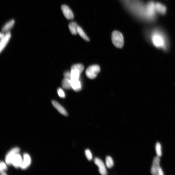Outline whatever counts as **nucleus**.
<instances>
[{"instance_id":"412c9836","label":"nucleus","mask_w":175,"mask_h":175,"mask_svg":"<svg viewBox=\"0 0 175 175\" xmlns=\"http://www.w3.org/2000/svg\"><path fill=\"white\" fill-rule=\"evenodd\" d=\"M85 154L86 157L88 160H91L92 159V155L89 150L87 149L85 150Z\"/></svg>"},{"instance_id":"ddd939ff","label":"nucleus","mask_w":175,"mask_h":175,"mask_svg":"<svg viewBox=\"0 0 175 175\" xmlns=\"http://www.w3.org/2000/svg\"><path fill=\"white\" fill-rule=\"evenodd\" d=\"M72 88L76 92H79L81 89V84L79 79L71 80Z\"/></svg>"},{"instance_id":"f03ea898","label":"nucleus","mask_w":175,"mask_h":175,"mask_svg":"<svg viewBox=\"0 0 175 175\" xmlns=\"http://www.w3.org/2000/svg\"><path fill=\"white\" fill-rule=\"evenodd\" d=\"M152 41L155 47L163 49H166V41L162 35L157 33H154L152 35Z\"/></svg>"},{"instance_id":"f8f14e48","label":"nucleus","mask_w":175,"mask_h":175,"mask_svg":"<svg viewBox=\"0 0 175 175\" xmlns=\"http://www.w3.org/2000/svg\"><path fill=\"white\" fill-rule=\"evenodd\" d=\"M84 69V67L83 64H76L72 66L71 72V73L81 75V73L83 72Z\"/></svg>"},{"instance_id":"0eeeda50","label":"nucleus","mask_w":175,"mask_h":175,"mask_svg":"<svg viewBox=\"0 0 175 175\" xmlns=\"http://www.w3.org/2000/svg\"><path fill=\"white\" fill-rule=\"evenodd\" d=\"M94 162L95 164L99 168V172L100 174L102 175H106V169L102 160L99 158H96L94 159Z\"/></svg>"},{"instance_id":"6ab92c4d","label":"nucleus","mask_w":175,"mask_h":175,"mask_svg":"<svg viewBox=\"0 0 175 175\" xmlns=\"http://www.w3.org/2000/svg\"><path fill=\"white\" fill-rule=\"evenodd\" d=\"M155 150L157 156L161 157L162 155V148L161 145L159 142L157 143L156 144Z\"/></svg>"},{"instance_id":"1a4fd4ad","label":"nucleus","mask_w":175,"mask_h":175,"mask_svg":"<svg viewBox=\"0 0 175 175\" xmlns=\"http://www.w3.org/2000/svg\"><path fill=\"white\" fill-rule=\"evenodd\" d=\"M31 163V159L29 155L25 153L23 156V159L20 166L21 168L23 170L25 169L29 166Z\"/></svg>"},{"instance_id":"7ed1b4c3","label":"nucleus","mask_w":175,"mask_h":175,"mask_svg":"<svg viewBox=\"0 0 175 175\" xmlns=\"http://www.w3.org/2000/svg\"><path fill=\"white\" fill-rule=\"evenodd\" d=\"M160 160L159 157H155L153 159L151 169V173L154 175H163L164 172L160 167Z\"/></svg>"},{"instance_id":"9d476101","label":"nucleus","mask_w":175,"mask_h":175,"mask_svg":"<svg viewBox=\"0 0 175 175\" xmlns=\"http://www.w3.org/2000/svg\"><path fill=\"white\" fill-rule=\"evenodd\" d=\"M52 103L55 108H56L60 113L64 116H68V113L65 109L59 103L55 100H53L52 101Z\"/></svg>"},{"instance_id":"b1692460","label":"nucleus","mask_w":175,"mask_h":175,"mask_svg":"<svg viewBox=\"0 0 175 175\" xmlns=\"http://www.w3.org/2000/svg\"><path fill=\"white\" fill-rule=\"evenodd\" d=\"M65 78L71 80V71H66L64 74Z\"/></svg>"},{"instance_id":"f257e3e1","label":"nucleus","mask_w":175,"mask_h":175,"mask_svg":"<svg viewBox=\"0 0 175 175\" xmlns=\"http://www.w3.org/2000/svg\"><path fill=\"white\" fill-rule=\"evenodd\" d=\"M112 40L114 46L118 48L123 47L124 44V39L123 35L118 31H115L112 33Z\"/></svg>"},{"instance_id":"4468645a","label":"nucleus","mask_w":175,"mask_h":175,"mask_svg":"<svg viewBox=\"0 0 175 175\" xmlns=\"http://www.w3.org/2000/svg\"><path fill=\"white\" fill-rule=\"evenodd\" d=\"M15 21L14 20H12L8 21L2 27V32L6 33L9 32V31L13 28L14 24H15Z\"/></svg>"},{"instance_id":"f3484780","label":"nucleus","mask_w":175,"mask_h":175,"mask_svg":"<svg viewBox=\"0 0 175 175\" xmlns=\"http://www.w3.org/2000/svg\"><path fill=\"white\" fill-rule=\"evenodd\" d=\"M62 87L64 89L69 90L71 89L72 88L71 80L69 79L65 78L63 79L62 82Z\"/></svg>"},{"instance_id":"a211bd4d","label":"nucleus","mask_w":175,"mask_h":175,"mask_svg":"<svg viewBox=\"0 0 175 175\" xmlns=\"http://www.w3.org/2000/svg\"><path fill=\"white\" fill-rule=\"evenodd\" d=\"M77 33L80 35V36L82 37L83 39L87 41H89V38L85 34L84 31L82 29L80 26H78L77 30Z\"/></svg>"},{"instance_id":"393cba45","label":"nucleus","mask_w":175,"mask_h":175,"mask_svg":"<svg viewBox=\"0 0 175 175\" xmlns=\"http://www.w3.org/2000/svg\"><path fill=\"white\" fill-rule=\"evenodd\" d=\"M5 35V34H4L3 33H1V35H0V37H1V39L2 38H3L4 37Z\"/></svg>"},{"instance_id":"6e6552de","label":"nucleus","mask_w":175,"mask_h":175,"mask_svg":"<svg viewBox=\"0 0 175 175\" xmlns=\"http://www.w3.org/2000/svg\"><path fill=\"white\" fill-rule=\"evenodd\" d=\"M11 34L10 32L6 33L4 37L1 39V44H0V51L1 52L3 50L6 45L8 43L11 37Z\"/></svg>"},{"instance_id":"2eb2a0df","label":"nucleus","mask_w":175,"mask_h":175,"mask_svg":"<svg viewBox=\"0 0 175 175\" xmlns=\"http://www.w3.org/2000/svg\"><path fill=\"white\" fill-rule=\"evenodd\" d=\"M155 8L158 12L160 14H164L166 12V7L161 4L159 3L156 4Z\"/></svg>"},{"instance_id":"dca6fc26","label":"nucleus","mask_w":175,"mask_h":175,"mask_svg":"<svg viewBox=\"0 0 175 175\" xmlns=\"http://www.w3.org/2000/svg\"><path fill=\"white\" fill-rule=\"evenodd\" d=\"M77 23L72 22L69 24V27L71 33L73 35H76L77 33V30L78 27Z\"/></svg>"},{"instance_id":"4be33fe9","label":"nucleus","mask_w":175,"mask_h":175,"mask_svg":"<svg viewBox=\"0 0 175 175\" xmlns=\"http://www.w3.org/2000/svg\"><path fill=\"white\" fill-rule=\"evenodd\" d=\"M7 169V166L5 163L1 162L0 164V171L1 172H4Z\"/></svg>"},{"instance_id":"9b49d317","label":"nucleus","mask_w":175,"mask_h":175,"mask_svg":"<svg viewBox=\"0 0 175 175\" xmlns=\"http://www.w3.org/2000/svg\"><path fill=\"white\" fill-rule=\"evenodd\" d=\"M23 162L22 158L19 153L16 154L13 158L11 162V164L16 168L20 167Z\"/></svg>"},{"instance_id":"5701e85b","label":"nucleus","mask_w":175,"mask_h":175,"mask_svg":"<svg viewBox=\"0 0 175 175\" xmlns=\"http://www.w3.org/2000/svg\"><path fill=\"white\" fill-rule=\"evenodd\" d=\"M57 93L59 96L61 98H64L65 97V95L63 90L61 88H59L57 90Z\"/></svg>"},{"instance_id":"423d86ee","label":"nucleus","mask_w":175,"mask_h":175,"mask_svg":"<svg viewBox=\"0 0 175 175\" xmlns=\"http://www.w3.org/2000/svg\"><path fill=\"white\" fill-rule=\"evenodd\" d=\"M62 13L64 16L68 20H71L74 18V15L73 11L69 7L66 5H63L61 7Z\"/></svg>"},{"instance_id":"20e7f679","label":"nucleus","mask_w":175,"mask_h":175,"mask_svg":"<svg viewBox=\"0 0 175 175\" xmlns=\"http://www.w3.org/2000/svg\"><path fill=\"white\" fill-rule=\"evenodd\" d=\"M100 71V68L99 66L93 65L88 67L86 69V75L90 79H94L96 77Z\"/></svg>"},{"instance_id":"aec40b11","label":"nucleus","mask_w":175,"mask_h":175,"mask_svg":"<svg viewBox=\"0 0 175 175\" xmlns=\"http://www.w3.org/2000/svg\"><path fill=\"white\" fill-rule=\"evenodd\" d=\"M106 164L108 168H111L113 166L114 163L112 158L110 156H107L106 159Z\"/></svg>"},{"instance_id":"39448f33","label":"nucleus","mask_w":175,"mask_h":175,"mask_svg":"<svg viewBox=\"0 0 175 175\" xmlns=\"http://www.w3.org/2000/svg\"><path fill=\"white\" fill-rule=\"evenodd\" d=\"M20 149L18 148H14L11 150L6 155L5 160L6 164L8 165L11 164L12 160L15 155L20 152Z\"/></svg>"}]
</instances>
